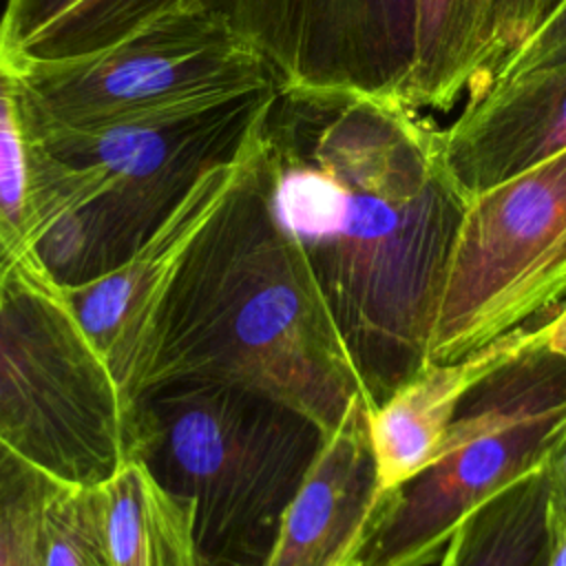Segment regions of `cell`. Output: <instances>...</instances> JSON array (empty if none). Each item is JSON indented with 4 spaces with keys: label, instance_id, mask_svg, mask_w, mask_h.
<instances>
[{
    "label": "cell",
    "instance_id": "1",
    "mask_svg": "<svg viewBox=\"0 0 566 566\" xmlns=\"http://www.w3.org/2000/svg\"><path fill=\"white\" fill-rule=\"evenodd\" d=\"M256 155L270 210L303 250L376 407L429 363L469 201L442 128L398 99L276 84Z\"/></svg>",
    "mask_w": 566,
    "mask_h": 566
},
{
    "label": "cell",
    "instance_id": "2",
    "mask_svg": "<svg viewBox=\"0 0 566 566\" xmlns=\"http://www.w3.org/2000/svg\"><path fill=\"white\" fill-rule=\"evenodd\" d=\"M256 124L239 184L155 316L128 411L166 382H228L290 405L327 436L371 405L303 250L270 210Z\"/></svg>",
    "mask_w": 566,
    "mask_h": 566
},
{
    "label": "cell",
    "instance_id": "3",
    "mask_svg": "<svg viewBox=\"0 0 566 566\" xmlns=\"http://www.w3.org/2000/svg\"><path fill=\"white\" fill-rule=\"evenodd\" d=\"M323 438L290 405L228 382H166L130 411V453L192 513L206 566L263 564Z\"/></svg>",
    "mask_w": 566,
    "mask_h": 566
},
{
    "label": "cell",
    "instance_id": "4",
    "mask_svg": "<svg viewBox=\"0 0 566 566\" xmlns=\"http://www.w3.org/2000/svg\"><path fill=\"white\" fill-rule=\"evenodd\" d=\"M0 442L60 482L93 484L130 455L119 385L66 287L0 248Z\"/></svg>",
    "mask_w": 566,
    "mask_h": 566
},
{
    "label": "cell",
    "instance_id": "5",
    "mask_svg": "<svg viewBox=\"0 0 566 566\" xmlns=\"http://www.w3.org/2000/svg\"><path fill=\"white\" fill-rule=\"evenodd\" d=\"M564 431L566 360L539 343L467 394L429 464L382 497L358 566L436 564L473 511L544 469Z\"/></svg>",
    "mask_w": 566,
    "mask_h": 566
},
{
    "label": "cell",
    "instance_id": "6",
    "mask_svg": "<svg viewBox=\"0 0 566 566\" xmlns=\"http://www.w3.org/2000/svg\"><path fill=\"white\" fill-rule=\"evenodd\" d=\"M564 303L566 150L467 201L429 363L455 360Z\"/></svg>",
    "mask_w": 566,
    "mask_h": 566
},
{
    "label": "cell",
    "instance_id": "7",
    "mask_svg": "<svg viewBox=\"0 0 566 566\" xmlns=\"http://www.w3.org/2000/svg\"><path fill=\"white\" fill-rule=\"evenodd\" d=\"M22 66L31 126H82L186 99L276 86L261 55L199 0L168 7L93 53Z\"/></svg>",
    "mask_w": 566,
    "mask_h": 566
},
{
    "label": "cell",
    "instance_id": "8",
    "mask_svg": "<svg viewBox=\"0 0 566 566\" xmlns=\"http://www.w3.org/2000/svg\"><path fill=\"white\" fill-rule=\"evenodd\" d=\"M261 55L279 86L407 104L418 0H199ZM409 106V104H407Z\"/></svg>",
    "mask_w": 566,
    "mask_h": 566
},
{
    "label": "cell",
    "instance_id": "9",
    "mask_svg": "<svg viewBox=\"0 0 566 566\" xmlns=\"http://www.w3.org/2000/svg\"><path fill=\"white\" fill-rule=\"evenodd\" d=\"M250 135L232 159L199 175L172 212L126 261L97 279L66 287L75 316L119 385L126 411L155 316L190 245L239 184L248 164Z\"/></svg>",
    "mask_w": 566,
    "mask_h": 566
},
{
    "label": "cell",
    "instance_id": "10",
    "mask_svg": "<svg viewBox=\"0 0 566 566\" xmlns=\"http://www.w3.org/2000/svg\"><path fill=\"white\" fill-rule=\"evenodd\" d=\"M367 411L356 409L323 438L261 566H358L382 502Z\"/></svg>",
    "mask_w": 566,
    "mask_h": 566
},
{
    "label": "cell",
    "instance_id": "11",
    "mask_svg": "<svg viewBox=\"0 0 566 566\" xmlns=\"http://www.w3.org/2000/svg\"><path fill=\"white\" fill-rule=\"evenodd\" d=\"M442 148L467 199L566 150V64L469 99Z\"/></svg>",
    "mask_w": 566,
    "mask_h": 566
},
{
    "label": "cell",
    "instance_id": "12",
    "mask_svg": "<svg viewBox=\"0 0 566 566\" xmlns=\"http://www.w3.org/2000/svg\"><path fill=\"white\" fill-rule=\"evenodd\" d=\"M544 321L522 325L455 360L427 363L367 411V436L382 497L429 464L475 385L526 349L544 345Z\"/></svg>",
    "mask_w": 566,
    "mask_h": 566
},
{
    "label": "cell",
    "instance_id": "13",
    "mask_svg": "<svg viewBox=\"0 0 566 566\" xmlns=\"http://www.w3.org/2000/svg\"><path fill=\"white\" fill-rule=\"evenodd\" d=\"M104 497L111 566H206L192 513L130 453L97 482Z\"/></svg>",
    "mask_w": 566,
    "mask_h": 566
},
{
    "label": "cell",
    "instance_id": "14",
    "mask_svg": "<svg viewBox=\"0 0 566 566\" xmlns=\"http://www.w3.org/2000/svg\"><path fill=\"white\" fill-rule=\"evenodd\" d=\"M181 0H4L0 38L20 62L66 60L124 38Z\"/></svg>",
    "mask_w": 566,
    "mask_h": 566
},
{
    "label": "cell",
    "instance_id": "15",
    "mask_svg": "<svg viewBox=\"0 0 566 566\" xmlns=\"http://www.w3.org/2000/svg\"><path fill=\"white\" fill-rule=\"evenodd\" d=\"M497 0H418L411 108L449 111L484 69Z\"/></svg>",
    "mask_w": 566,
    "mask_h": 566
},
{
    "label": "cell",
    "instance_id": "16",
    "mask_svg": "<svg viewBox=\"0 0 566 566\" xmlns=\"http://www.w3.org/2000/svg\"><path fill=\"white\" fill-rule=\"evenodd\" d=\"M551 513L544 469L473 511L449 537L436 566H546Z\"/></svg>",
    "mask_w": 566,
    "mask_h": 566
},
{
    "label": "cell",
    "instance_id": "17",
    "mask_svg": "<svg viewBox=\"0 0 566 566\" xmlns=\"http://www.w3.org/2000/svg\"><path fill=\"white\" fill-rule=\"evenodd\" d=\"M0 248L20 261L38 254L24 66L0 38Z\"/></svg>",
    "mask_w": 566,
    "mask_h": 566
},
{
    "label": "cell",
    "instance_id": "18",
    "mask_svg": "<svg viewBox=\"0 0 566 566\" xmlns=\"http://www.w3.org/2000/svg\"><path fill=\"white\" fill-rule=\"evenodd\" d=\"M40 566H111L97 482L55 480L40 517Z\"/></svg>",
    "mask_w": 566,
    "mask_h": 566
},
{
    "label": "cell",
    "instance_id": "19",
    "mask_svg": "<svg viewBox=\"0 0 566 566\" xmlns=\"http://www.w3.org/2000/svg\"><path fill=\"white\" fill-rule=\"evenodd\" d=\"M55 478L13 455L0 475V566H40V517Z\"/></svg>",
    "mask_w": 566,
    "mask_h": 566
},
{
    "label": "cell",
    "instance_id": "20",
    "mask_svg": "<svg viewBox=\"0 0 566 566\" xmlns=\"http://www.w3.org/2000/svg\"><path fill=\"white\" fill-rule=\"evenodd\" d=\"M564 4V0H497L484 69L469 86V99L480 97L497 69Z\"/></svg>",
    "mask_w": 566,
    "mask_h": 566
},
{
    "label": "cell",
    "instance_id": "21",
    "mask_svg": "<svg viewBox=\"0 0 566 566\" xmlns=\"http://www.w3.org/2000/svg\"><path fill=\"white\" fill-rule=\"evenodd\" d=\"M566 64V0L564 4L517 49L513 57H509L493 80L489 82L486 91L509 84L513 80L526 77L537 71H546L553 66ZM484 91V93H486ZM482 93V95H484ZM478 99V97H475ZM469 102V99H467Z\"/></svg>",
    "mask_w": 566,
    "mask_h": 566
},
{
    "label": "cell",
    "instance_id": "22",
    "mask_svg": "<svg viewBox=\"0 0 566 566\" xmlns=\"http://www.w3.org/2000/svg\"><path fill=\"white\" fill-rule=\"evenodd\" d=\"M544 478L548 491V513L551 517L566 522V431L544 464Z\"/></svg>",
    "mask_w": 566,
    "mask_h": 566
},
{
    "label": "cell",
    "instance_id": "23",
    "mask_svg": "<svg viewBox=\"0 0 566 566\" xmlns=\"http://www.w3.org/2000/svg\"><path fill=\"white\" fill-rule=\"evenodd\" d=\"M544 347L566 360V303L544 321Z\"/></svg>",
    "mask_w": 566,
    "mask_h": 566
},
{
    "label": "cell",
    "instance_id": "24",
    "mask_svg": "<svg viewBox=\"0 0 566 566\" xmlns=\"http://www.w3.org/2000/svg\"><path fill=\"white\" fill-rule=\"evenodd\" d=\"M546 566H566V522L551 517V553Z\"/></svg>",
    "mask_w": 566,
    "mask_h": 566
},
{
    "label": "cell",
    "instance_id": "25",
    "mask_svg": "<svg viewBox=\"0 0 566 566\" xmlns=\"http://www.w3.org/2000/svg\"><path fill=\"white\" fill-rule=\"evenodd\" d=\"M15 453H11L2 442H0V475H2V471L7 469V464H9V460L13 458Z\"/></svg>",
    "mask_w": 566,
    "mask_h": 566
}]
</instances>
